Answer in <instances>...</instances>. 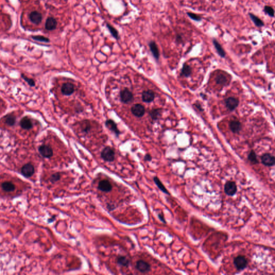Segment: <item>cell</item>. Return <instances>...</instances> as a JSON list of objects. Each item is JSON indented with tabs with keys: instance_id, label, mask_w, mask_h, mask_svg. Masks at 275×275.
I'll use <instances>...</instances> for the list:
<instances>
[{
	"instance_id": "2",
	"label": "cell",
	"mask_w": 275,
	"mask_h": 275,
	"mask_svg": "<svg viewBox=\"0 0 275 275\" xmlns=\"http://www.w3.org/2000/svg\"><path fill=\"white\" fill-rule=\"evenodd\" d=\"M248 264V260L243 255H239L234 259V265L238 271H241L246 268Z\"/></svg>"
},
{
	"instance_id": "39",
	"label": "cell",
	"mask_w": 275,
	"mask_h": 275,
	"mask_svg": "<svg viewBox=\"0 0 275 275\" xmlns=\"http://www.w3.org/2000/svg\"><path fill=\"white\" fill-rule=\"evenodd\" d=\"M176 40L177 42H181L182 41V38L181 35H180V34H177L176 36Z\"/></svg>"
},
{
	"instance_id": "26",
	"label": "cell",
	"mask_w": 275,
	"mask_h": 275,
	"mask_svg": "<svg viewBox=\"0 0 275 275\" xmlns=\"http://www.w3.org/2000/svg\"><path fill=\"white\" fill-rule=\"evenodd\" d=\"M2 189L6 192H11L15 189V185L10 182H6L2 184Z\"/></svg>"
},
{
	"instance_id": "34",
	"label": "cell",
	"mask_w": 275,
	"mask_h": 275,
	"mask_svg": "<svg viewBox=\"0 0 275 275\" xmlns=\"http://www.w3.org/2000/svg\"><path fill=\"white\" fill-rule=\"evenodd\" d=\"M187 14L191 19H192L193 21H195L196 22H200L202 20V17L200 16L199 15L194 14V13L188 12L187 13Z\"/></svg>"
},
{
	"instance_id": "21",
	"label": "cell",
	"mask_w": 275,
	"mask_h": 275,
	"mask_svg": "<svg viewBox=\"0 0 275 275\" xmlns=\"http://www.w3.org/2000/svg\"><path fill=\"white\" fill-rule=\"evenodd\" d=\"M213 44L214 47L216 49V52H218V55L222 58H225L226 56V52H225V50L223 49L221 45L220 44V43L216 39H213Z\"/></svg>"
},
{
	"instance_id": "13",
	"label": "cell",
	"mask_w": 275,
	"mask_h": 275,
	"mask_svg": "<svg viewBox=\"0 0 275 275\" xmlns=\"http://www.w3.org/2000/svg\"><path fill=\"white\" fill-rule=\"evenodd\" d=\"M105 125L109 130L115 134L116 136L118 137L120 133V131L118 128L117 125L113 120L108 119L105 122Z\"/></svg>"
},
{
	"instance_id": "38",
	"label": "cell",
	"mask_w": 275,
	"mask_h": 275,
	"mask_svg": "<svg viewBox=\"0 0 275 275\" xmlns=\"http://www.w3.org/2000/svg\"><path fill=\"white\" fill-rule=\"evenodd\" d=\"M158 216L160 219V220L161 221L162 223H164V224H166V220H165V218H164V214H162V213H159V214H158Z\"/></svg>"
},
{
	"instance_id": "33",
	"label": "cell",
	"mask_w": 275,
	"mask_h": 275,
	"mask_svg": "<svg viewBox=\"0 0 275 275\" xmlns=\"http://www.w3.org/2000/svg\"><path fill=\"white\" fill-rule=\"evenodd\" d=\"M61 179V175L59 172L52 175L50 178V181L52 183H55L59 181Z\"/></svg>"
},
{
	"instance_id": "28",
	"label": "cell",
	"mask_w": 275,
	"mask_h": 275,
	"mask_svg": "<svg viewBox=\"0 0 275 275\" xmlns=\"http://www.w3.org/2000/svg\"><path fill=\"white\" fill-rule=\"evenodd\" d=\"M80 127L83 132L88 133L91 130V123L88 120H84L81 123Z\"/></svg>"
},
{
	"instance_id": "9",
	"label": "cell",
	"mask_w": 275,
	"mask_h": 275,
	"mask_svg": "<svg viewBox=\"0 0 275 275\" xmlns=\"http://www.w3.org/2000/svg\"><path fill=\"white\" fill-rule=\"evenodd\" d=\"M21 172L23 176L25 177H30L34 175V166L30 163L25 164L22 168Z\"/></svg>"
},
{
	"instance_id": "19",
	"label": "cell",
	"mask_w": 275,
	"mask_h": 275,
	"mask_svg": "<svg viewBox=\"0 0 275 275\" xmlns=\"http://www.w3.org/2000/svg\"><path fill=\"white\" fill-rule=\"evenodd\" d=\"M57 26V21L53 17H48L46 19L45 23V28L48 31H52L56 29Z\"/></svg>"
},
{
	"instance_id": "15",
	"label": "cell",
	"mask_w": 275,
	"mask_h": 275,
	"mask_svg": "<svg viewBox=\"0 0 275 275\" xmlns=\"http://www.w3.org/2000/svg\"><path fill=\"white\" fill-rule=\"evenodd\" d=\"M29 18L30 21L32 23L37 24V25L40 24L42 21V14L37 11H34L30 13V14L29 15Z\"/></svg>"
},
{
	"instance_id": "7",
	"label": "cell",
	"mask_w": 275,
	"mask_h": 275,
	"mask_svg": "<svg viewBox=\"0 0 275 275\" xmlns=\"http://www.w3.org/2000/svg\"><path fill=\"white\" fill-rule=\"evenodd\" d=\"M131 111L133 115L138 118L142 117L145 114V107L140 104H135L133 105Z\"/></svg>"
},
{
	"instance_id": "31",
	"label": "cell",
	"mask_w": 275,
	"mask_h": 275,
	"mask_svg": "<svg viewBox=\"0 0 275 275\" xmlns=\"http://www.w3.org/2000/svg\"><path fill=\"white\" fill-rule=\"evenodd\" d=\"M16 120V119L14 115H9L6 118L5 122L9 126H12L15 125Z\"/></svg>"
},
{
	"instance_id": "32",
	"label": "cell",
	"mask_w": 275,
	"mask_h": 275,
	"mask_svg": "<svg viewBox=\"0 0 275 275\" xmlns=\"http://www.w3.org/2000/svg\"><path fill=\"white\" fill-rule=\"evenodd\" d=\"M264 11L265 13L269 15L270 17H273L275 16V11L273 7L268 6H265L264 8Z\"/></svg>"
},
{
	"instance_id": "29",
	"label": "cell",
	"mask_w": 275,
	"mask_h": 275,
	"mask_svg": "<svg viewBox=\"0 0 275 275\" xmlns=\"http://www.w3.org/2000/svg\"><path fill=\"white\" fill-rule=\"evenodd\" d=\"M248 159L249 160L252 164H258V160H257V156H256L255 152L253 150L251 151L250 153H249V154H248Z\"/></svg>"
},
{
	"instance_id": "37",
	"label": "cell",
	"mask_w": 275,
	"mask_h": 275,
	"mask_svg": "<svg viewBox=\"0 0 275 275\" xmlns=\"http://www.w3.org/2000/svg\"><path fill=\"white\" fill-rule=\"evenodd\" d=\"M152 160V157L149 154H147L144 156V160L145 161H151Z\"/></svg>"
},
{
	"instance_id": "11",
	"label": "cell",
	"mask_w": 275,
	"mask_h": 275,
	"mask_svg": "<svg viewBox=\"0 0 275 275\" xmlns=\"http://www.w3.org/2000/svg\"><path fill=\"white\" fill-rule=\"evenodd\" d=\"M225 104L228 109L230 111H233L237 107L239 104V101L236 98L230 97L225 99Z\"/></svg>"
},
{
	"instance_id": "8",
	"label": "cell",
	"mask_w": 275,
	"mask_h": 275,
	"mask_svg": "<svg viewBox=\"0 0 275 275\" xmlns=\"http://www.w3.org/2000/svg\"><path fill=\"white\" fill-rule=\"evenodd\" d=\"M112 185L107 180H102L99 182L98 189L104 192H110L112 190Z\"/></svg>"
},
{
	"instance_id": "27",
	"label": "cell",
	"mask_w": 275,
	"mask_h": 275,
	"mask_svg": "<svg viewBox=\"0 0 275 275\" xmlns=\"http://www.w3.org/2000/svg\"><path fill=\"white\" fill-rule=\"evenodd\" d=\"M192 73L191 68L190 66L187 65V63H184L183 66V67L181 70V75H183L185 77H189Z\"/></svg>"
},
{
	"instance_id": "23",
	"label": "cell",
	"mask_w": 275,
	"mask_h": 275,
	"mask_svg": "<svg viewBox=\"0 0 275 275\" xmlns=\"http://www.w3.org/2000/svg\"><path fill=\"white\" fill-rule=\"evenodd\" d=\"M154 182L156 183V186L159 188V189H160L161 191H162L164 193H166L167 195H170V193L169 192V191L167 190L166 187L164 186L163 183H162L161 181H160V179L158 178V177L155 176L153 178Z\"/></svg>"
},
{
	"instance_id": "1",
	"label": "cell",
	"mask_w": 275,
	"mask_h": 275,
	"mask_svg": "<svg viewBox=\"0 0 275 275\" xmlns=\"http://www.w3.org/2000/svg\"><path fill=\"white\" fill-rule=\"evenodd\" d=\"M101 157L105 161L111 162L115 159V152L110 146L105 147L101 152Z\"/></svg>"
},
{
	"instance_id": "14",
	"label": "cell",
	"mask_w": 275,
	"mask_h": 275,
	"mask_svg": "<svg viewBox=\"0 0 275 275\" xmlns=\"http://www.w3.org/2000/svg\"><path fill=\"white\" fill-rule=\"evenodd\" d=\"M155 99V94L151 90L144 91L142 94V99L146 103H151Z\"/></svg>"
},
{
	"instance_id": "16",
	"label": "cell",
	"mask_w": 275,
	"mask_h": 275,
	"mask_svg": "<svg viewBox=\"0 0 275 275\" xmlns=\"http://www.w3.org/2000/svg\"><path fill=\"white\" fill-rule=\"evenodd\" d=\"M116 262L120 267H128L130 265V260L127 256L119 255L116 258Z\"/></svg>"
},
{
	"instance_id": "40",
	"label": "cell",
	"mask_w": 275,
	"mask_h": 275,
	"mask_svg": "<svg viewBox=\"0 0 275 275\" xmlns=\"http://www.w3.org/2000/svg\"><path fill=\"white\" fill-rule=\"evenodd\" d=\"M196 107H197L198 109L200 110V111H203V109H202V107H201V106L199 104H197L196 105Z\"/></svg>"
},
{
	"instance_id": "24",
	"label": "cell",
	"mask_w": 275,
	"mask_h": 275,
	"mask_svg": "<svg viewBox=\"0 0 275 275\" xmlns=\"http://www.w3.org/2000/svg\"><path fill=\"white\" fill-rule=\"evenodd\" d=\"M161 112L162 110L161 109H154L149 111V115L151 116L152 120H156L161 116Z\"/></svg>"
},
{
	"instance_id": "6",
	"label": "cell",
	"mask_w": 275,
	"mask_h": 275,
	"mask_svg": "<svg viewBox=\"0 0 275 275\" xmlns=\"http://www.w3.org/2000/svg\"><path fill=\"white\" fill-rule=\"evenodd\" d=\"M38 151L44 158H50L53 156V149L49 145H41L39 147Z\"/></svg>"
},
{
	"instance_id": "4",
	"label": "cell",
	"mask_w": 275,
	"mask_h": 275,
	"mask_svg": "<svg viewBox=\"0 0 275 275\" xmlns=\"http://www.w3.org/2000/svg\"><path fill=\"white\" fill-rule=\"evenodd\" d=\"M135 268L141 273H147L151 270V265L145 261L139 260L136 262Z\"/></svg>"
},
{
	"instance_id": "18",
	"label": "cell",
	"mask_w": 275,
	"mask_h": 275,
	"mask_svg": "<svg viewBox=\"0 0 275 275\" xmlns=\"http://www.w3.org/2000/svg\"><path fill=\"white\" fill-rule=\"evenodd\" d=\"M19 124L22 128L24 130H30L33 127V124L31 120L27 116L24 117L21 120Z\"/></svg>"
},
{
	"instance_id": "10",
	"label": "cell",
	"mask_w": 275,
	"mask_h": 275,
	"mask_svg": "<svg viewBox=\"0 0 275 275\" xmlns=\"http://www.w3.org/2000/svg\"><path fill=\"white\" fill-rule=\"evenodd\" d=\"M261 161L265 166L271 167L275 164V157L270 154L265 153L261 156Z\"/></svg>"
},
{
	"instance_id": "3",
	"label": "cell",
	"mask_w": 275,
	"mask_h": 275,
	"mask_svg": "<svg viewBox=\"0 0 275 275\" xmlns=\"http://www.w3.org/2000/svg\"><path fill=\"white\" fill-rule=\"evenodd\" d=\"M120 98L122 103L128 104L133 99V95L128 88H124L120 92Z\"/></svg>"
},
{
	"instance_id": "30",
	"label": "cell",
	"mask_w": 275,
	"mask_h": 275,
	"mask_svg": "<svg viewBox=\"0 0 275 275\" xmlns=\"http://www.w3.org/2000/svg\"><path fill=\"white\" fill-rule=\"evenodd\" d=\"M216 80V82L218 84H221V85H225L227 82V78L225 75H222V74L217 76Z\"/></svg>"
},
{
	"instance_id": "5",
	"label": "cell",
	"mask_w": 275,
	"mask_h": 275,
	"mask_svg": "<svg viewBox=\"0 0 275 275\" xmlns=\"http://www.w3.org/2000/svg\"><path fill=\"white\" fill-rule=\"evenodd\" d=\"M224 191L226 195L233 196L237 192V185L235 182L227 181L224 186Z\"/></svg>"
},
{
	"instance_id": "35",
	"label": "cell",
	"mask_w": 275,
	"mask_h": 275,
	"mask_svg": "<svg viewBox=\"0 0 275 275\" xmlns=\"http://www.w3.org/2000/svg\"><path fill=\"white\" fill-rule=\"evenodd\" d=\"M32 38H33L34 40L41 42H50V39L48 38H46L44 36H32Z\"/></svg>"
},
{
	"instance_id": "22",
	"label": "cell",
	"mask_w": 275,
	"mask_h": 275,
	"mask_svg": "<svg viewBox=\"0 0 275 275\" xmlns=\"http://www.w3.org/2000/svg\"><path fill=\"white\" fill-rule=\"evenodd\" d=\"M249 16L250 19H252L253 22L254 23V24L256 25V26L262 27L265 25L264 22L260 18H258L257 16L254 15L252 13H249Z\"/></svg>"
},
{
	"instance_id": "20",
	"label": "cell",
	"mask_w": 275,
	"mask_h": 275,
	"mask_svg": "<svg viewBox=\"0 0 275 275\" xmlns=\"http://www.w3.org/2000/svg\"><path fill=\"white\" fill-rule=\"evenodd\" d=\"M229 127L232 132L234 133H237L241 130V124L238 120H233L231 121L229 123Z\"/></svg>"
},
{
	"instance_id": "25",
	"label": "cell",
	"mask_w": 275,
	"mask_h": 275,
	"mask_svg": "<svg viewBox=\"0 0 275 275\" xmlns=\"http://www.w3.org/2000/svg\"><path fill=\"white\" fill-rule=\"evenodd\" d=\"M106 26L107 27V29L109 30L110 34H111L112 36L115 38V39L118 40L119 39V33L118 32L117 30L115 29V28L112 26L109 23H107Z\"/></svg>"
},
{
	"instance_id": "12",
	"label": "cell",
	"mask_w": 275,
	"mask_h": 275,
	"mask_svg": "<svg viewBox=\"0 0 275 275\" xmlns=\"http://www.w3.org/2000/svg\"><path fill=\"white\" fill-rule=\"evenodd\" d=\"M61 91L63 95L70 96L73 94L75 91L74 86L69 82L65 83L61 87Z\"/></svg>"
},
{
	"instance_id": "36",
	"label": "cell",
	"mask_w": 275,
	"mask_h": 275,
	"mask_svg": "<svg viewBox=\"0 0 275 275\" xmlns=\"http://www.w3.org/2000/svg\"><path fill=\"white\" fill-rule=\"evenodd\" d=\"M21 77L23 80L27 82V84H29V86H30L31 87L35 86V81L32 79L27 78L23 74H21Z\"/></svg>"
},
{
	"instance_id": "17",
	"label": "cell",
	"mask_w": 275,
	"mask_h": 275,
	"mask_svg": "<svg viewBox=\"0 0 275 275\" xmlns=\"http://www.w3.org/2000/svg\"><path fill=\"white\" fill-rule=\"evenodd\" d=\"M149 47L154 58L158 60L160 58V52L158 45L154 41H151L149 42Z\"/></svg>"
}]
</instances>
